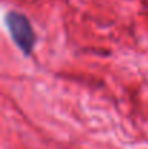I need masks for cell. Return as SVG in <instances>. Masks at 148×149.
Returning a JSON list of instances; mask_svg holds the SVG:
<instances>
[{
  "label": "cell",
  "instance_id": "1",
  "mask_svg": "<svg viewBox=\"0 0 148 149\" xmlns=\"http://www.w3.org/2000/svg\"><path fill=\"white\" fill-rule=\"evenodd\" d=\"M4 23L15 45L25 55H31L36 42V35L29 19L20 12L10 10L4 17Z\"/></svg>",
  "mask_w": 148,
  "mask_h": 149
}]
</instances>
